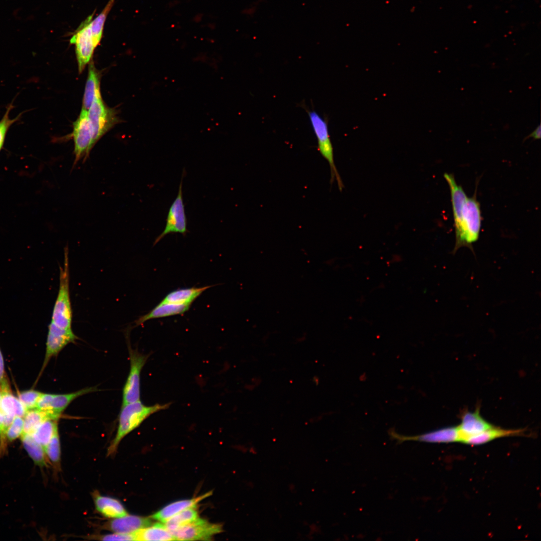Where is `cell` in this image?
Returning <instances> with one entry per match:
<instances>
[{
    "instance_id": "1",
    "label": "cell",
    "mask_w": 541,
    "mask_h": 541,
    "mask_svg": "<svg viewBox=\"0 0 541 541\" xmlns=\"http://www.w3.org/2000/svg\"><path fill=\"white\" fill-rule=\"evenodd\" d=\"M115 0H109L96 17L94 13L87 17L73 34L70 42L75 46V52L79 73H81L91 60L95 49L103 36L105 23Z\"/></svg>"
},
{
    "instance_id": "2",
    "label": "cell",
    "mask_w": 541,
    "mask_h": 541,
    "mask_svg": "<svg viewBox=\"0 0 541 541\" xmlns=\"http://www.w3.org/2000/svg\"><path fill=\"white\" fill-rule=\"evenodd\" d=\"M170 404L146 406L140 401L122 406L116 435L108 447V454H113L122 439L138 427L152 414L169 407Z\"/></svg>"
},
{
    "instance_id": "3",
    "label": "cell",
    "mask_w": 541,
    "mask_h": 541,
    "mask_svg": "<svg viewBox=\"0 0 541 541\" xmlns=\"http://www.w3.org/2000/svg\"><path fill=\"white\" fill-rule=\"evenodd\" d=\"M69 249L64 248V261L60 267L59 288L51 323L62 329L71 330L72 310L70 296Z\"/></svg>"
},
{
    "instance_id": "4",
    "label": "cell",
    "mask_w": 541,
    "mask_h": 541,
    "mask_svg": "<svg viewBox=\"0 0 541 541\" xmlns=\"http://www.w3.org/2000/svg\"><path fill=\"white\" fill-rule=\"evenodd\" d=\"M314 132L318 142V149L329 163L331 173V181L336 177L339 188L342 190L344 186L335 166L333 148L331 141L328 124L326 120L314 110L307 111Z\"/></svg>"
},
{
    "instance_id": "5",
    "label": "cell",
    "mask_w": 541,
    "mask_h": 541,
    "mask_svg": "<svg viewBox=\"0 0 541 541\" xmlns=\"http://www.w3.org/2000/svg\"><path fill=\"white\" fill-rule=\"evenodd\" d=\"M72 137L74 141V160L73 168L81 160L85 162L95 145L88 111L82 109L80 115L73 123Z\"/></svg>"
},
{
    "instance_id": "6",
    "label": "cell",
    "mask_w": 541,
    "mask_h": 541,
    "mask_svg": "<svg viewBox=\"0 0 541 541\" xmlns=\"http://www.w3.org/2000/svg\"><path fill=\"white\" fill-rule=\"evenodd\" d=\"M481 223L478 202L475 197H467L463 207L462 235L458 245L453 250L454 253L462 246L472 248V244L478 239Z\"/></svg>"
},
{
    "instance_id": "7",
    "label": "cell",
    "mask_w": 541,
    "mask_h": 541,
    "mask_svg": "<svg viewBox=\"0 0 541 541\" xmlns=\"http://www.w3.org/2000/svg\"><path fill=\"white\" fill-rule=\"evenodd\" d=\"M88 117L95 144L117 121L116 112L105 104L101 95L94 99L88 110Z\"/></svg>"
},
{
    "instance_id": "8",
    "label": "cell",
    "mask_w": 541,
    "mask_h": 541,
    "mask_svg": "<svg viewBox=\"0 0 541 541\" xmlns=\"http://www.w3.org/2000/svg\"><path fill=\"white\" fill-rule=\"evenodd\" d=\"M130 368L123 390L122 405L140 401V374L149 355L129 348Z\"/></svg>"
},
{
    "instance_id": "9",
    "label": "cell",
    "mask_w": 541,
    "mask_h": 541,
    "mask_svg": "<svg viewBox=\"0 0 541 541\" xmlns=\"http://www.w3.org/2000/svg\"><path fill=\"white\" fill-rule=\"evenodd\" d=\"M184 172L183 171L177 195L169 208L164 229L155 240L154 245L167 234L179 233L185 235L188 231L182 194V181Z\"/></svg>"
},
{
    "instance_id": "10",
    "label": "cell",
    "mask_w": 541,
    "mask_h": 541,
    "mask_svg": "<svg viewBox=\"0 0 541 541\" xmlns=\"http://www.w3.org/2000/svg\"><path fill=\"white\" fill-rule=\"evenodd\" d=\"M222 531L220 524L211 523L198 517L194 521L170 531L175 540H208Z\"/></svg>"
},
{
    "instance_id": "11",
    "label": "cell",
    "mask_w": 541,
    "mask_h": 541,
    "mask_svg": "<svg viewBox=\"0 0 541 541\" xmlns=\"http://www.w3.org/2000/svg\"><path fill=\"white\" fill-rule=\"evenodd\" d=\"M96 390L95 388L89 387L66 394L42 393L36 408L61 417L62 413L73 401L80 396Z\"/></svg>"
},
{
    "instance_id": "12",
    "label": "cell",
    "mask_w": 541,
    "mask_h": 541,
    "mask_svg": "<svg viewBox=\"0 0 541 541\" xmlns=\"http://www.w3.org/2000/svg\"><path fill=\"white\" fill-rule=\"evenodd\" d=\"M77 339V337L72 330L62 329L50 323L48 326L46 354L41 374L52 357L57 356L66 346L74 342Z\"/></svg>"
},
{
    "instance_id": "13",
    "label": "cell",
    "mask_w": 541,
    "mask_h": 541,
    "mask_svg": "<svg viewBox=\"0 0 541 541\" xmlns=\"http://www.w3.org/2000/svg\"><path fill=\"white\" fill-rule=\"evenodd\" d=\"M444 177L450 190L455 229L454 250L458 245L462 235L463 207L467 197L462 187L456 182L452 174L445 173Z\"/></svg>"
},
{
    "instance_id": "14",
    "label": "cell",
    "mask_w": 541,
    "mask_h": 541,
    "mask_svg": "<svg viewBox=\"0 0 541 541\" xmlns=\"http://www.w3.org/2000/svg\"><path fill=\"white\" fill-rule=\"evenodd\" d=\"M389 435L393 439L401 442L405 441H417L428 443H450L460 441L457 426L447 427L415 436H404L397 433L393 429Z\"/></svg>"
},
{
    "instance_id": "15",
    "label": "cell",
    "mask_w": 541,
    "mask_h": 541,
    "mask_svg": "<svg viewBox=\"0 0 541 541\" xmlns=\"http://www.w3.org/2000/svg\"><path fill=\"white\" fill-rule=\"evenodd\" d=\"M494 426L484 419L477 408L474 412H464L461 417V423L457 426L460 436V441L467 438L480 433Z\"/></svg>"
},
{
    "instance_id": "16",
    "label": "cell",
    "mask_w": 541,
    "mask_h": 541,
    "mask_svg": "<svg viewBox=\"0 0 541 541\" xmlns=\"http://www.w3.org/2000/svg\"><path fill=\"white\" fill-rule=\"evenodd\" d=\"M151 523L148 518L127 514L115 518L107 526L114 532L131 534L149 526Z\"/></svg>"
},
{
    "instance_id": "17",
    "label": "cell",
    "mask_w": 541,
    "mask_h": 541,
    "mask_svg": "<svg viewBox=\"0 0 541 541\" xmlns=\"http://www.w3.org/2000/svg\"><path fill=\"white\" fill-rule=\"evenodd\" d=\"M2 395L1 407L3 411L9 417H24L27 410L21 402L12 392L9 382L5 377L0 385Z\"/></svg>"
},
{
    "instance_id": "18",
    "label": "cell",
    "mask_w": 541,
    "mask_h": 541,
    "mask_svg": "<svg viewBox=\"0 0 541 541\" xmlns=\"http://www.w3.org/2000/svg\"><path fill=\"white\" fill-rule=\"evenodd\" d=\"M190 306L186 304L160 302L148 313L139 317L135 321V323L137 326H138L151 319L182 315L189 310Z\"/></svg>"
},
{
    "instance_id": "19",
    "label": "cell",
    "mask_w": 541,
    "mask_h": 541,
    "mask_svg": "<svg viewBox=\"0 0 541 541\" xmlns=\"http://www.w3.org/2000/svg\"><path fill=\"white\" fill-rule=\"evenodd\" d=\"M211 492H207L198 497L189 499L179 500L165 506L151 516V518L165 522L168 519L186 508L195 507L197 503L205 498L210 496Z\"/></svg>"
},
{
    "instance_id": "20",
    "label": "cell",
    "mask_w": 541,
    "mask_h": 541,
    "mask_svg": "<svg viewBox=\"0 0 541 541\" xmlns=\"http://www.w3.org/2000/svg\"><path fill=\"white\" fill-rule=\"evenodd\" d=\"M524 433V429H505L493 426L480 433L466 438L463 443L477 445L486 443L496 438L512 436H518Z\"/></svg>"
},
{
    "instance_id": "21",
    "label": "cell",
    "mask_w": 541,
    "mask_h": 541,
    "mask_svg": "<svg viewBox=\"0 0 541 541\" xmlns=\"http://www.w3.org/2000/svg\"><path fill=\"white\" fill-rule=\"evenodd\" d=\"M94 502L97 511L105 517L117 518L127 514L123 505L115 498L95 493Z\"/></svg>"
},
{
    "instance_id": "22",
    "label": "cell",
    "mask_w": 541,
    "mask_h": 541,
    "mask_svg": "<svg viewBox=\"0 0 541 541\" xmlns=\"http://www.w3.org/2000/svg\"><path fill=\"white\" fill-rule=\"evenodd\" d=\"M99 96H101L100 75L92 62L89 66L82 109L88 111L94 99Z\"/></svg>"
},
{
    "instance_id": "23",
    "label": "cell",
    "mask_w": 541,
    "mask_h": 541,
    "mask_svg": "<svg viewBox=\"0 0 541 541\" xmlns=\"http://www.w3.org/2000/svg\"><path fill=\"white\" fill-rule=\"evenodd\" d=\"M212 286L178 289L168 293L161 302L191 305L203 292Z\"/></svg>"
},
{
    "instance_id": "24",
    "label": "cell",
    "mask_w": 541,
    "mask_h": 541,
    "mask_svg": "<svg viewBox=\"0 0 541 541\" xmlns=\"http://www.w3.org/2000/svg\"><path fill=\"white\" fill-rule=\"evenodd\" d=\"M21 437L24 447L35 464L41 467H47L49 462L43 446L32 435L23 434Z\"/></svg>"
},
{
    "instance_id": "25",
    "label": "cell",
    "mask_w": 541,
    "mask_h": 541,
    "mask_svg": "<svg viewBox=\"0 0 541 541\" xmlns=\"http://www.w3.org/2000/svg\"><path fill=\"white\" fill-rule=\"evenodd\" d=\"M136 540H174L164 524L156 523L135 532Z\"/></svg>"
},
{
    "instance_id": "26",
    "label": "cell",
    "mask_w": 541,
    "mask_h": 541,
    "mask_svg": "<svg viewBox=\"0 0 541 541\" xmlns=\"http://www.w3.org/2000/svg\"><path fill=\"white\" fill-rule=\"evenodd\" d=\"M59 418V416L37 408L28 410L23 417V434L32 435L37 427L46 420H58Z\"/></svg>"
},
{
    "instance_id": "27",
    "label": "cell",
    "mask_w": 541,
    "mask_h": 541,
    "mask_svg": "<svg viewBox=\"0 0 541 541\" xmlns=\"http://www.w3.org/2000/svg\"><path fill=\"white\" fill-rule=\"evenodd\" d=\"M58 420L47 419L43 422L32 435L34 438L45 449L55 431L58 429Z\"/></svg>"
},
{
    "instance_id": "28",
    "label": "cell",
    "mask_w": 541,
    "mask_h": 541,
    "mask_svg": "<svg viewBox=\"0 0 541 541\" xmlns=\"http://www.w3.org/2000/svg\"><path fill=\"white\" fill-rule=\"evenodd\" d=\"M195 508L191 507L183 510L163 523L169 531L189 523L199 517Z\"/></svg>"
},
{
    "instance_id": "29",
    "label": "cell",
    "mask_w": 541,
    "mask_h": 541,
    "mask_svg": "<svg viewBox=\"0 0 541 541\" xmlns=\"http://www.w3.org/2000/svg\"><path fill=\"white\" fill-rule=\"evenodd\" d=\"M48 459L56 469L60 468L61 445L58 428L45 449Z\"/></svg>"
},
{
    "instance_id": "30",
    "label": "cell",
    "mask_w": 541,
    "mask_h": 541,
    "mask_svg": "<svg viewBox=\"0 0 541 541\" xmlns=\"http://www.w3.org/2000/svg\"><path fill=\"white\" fill-rule=\"evenodd\" d=\"M13 108V103L12 102L7 106L6 111L0 120V152L4 147L9 130L15 122L20 119L23 114V113H20L16 117L11 118L10 114Z\"/></svg>"
},
{
    "instance_id": "31",
    "label": "cell",
    "mask_w": 541,
    "mask_h": 541,
    "mask_svg": "<svg viewBox=\"0 0 541 541\" xmlns=\"http://www.w3.org/2000/svg\"><path fill=\"white\" fill-rule=\"evenodd\" d=\"M43 393L34 390L20 392L18 398L27 411L36 408L38 402Z\"/></svg>"
},
{
    "instance_id": "32",
    "label": "cell",
    "mask_w": 541,
    "mask_h": 541,
    "mask_svg": "<svg viewBox=\"0 0 541 541\" xmlns=\"http://www.w3.org/2000/svg\"><path fill=\"white\" fill-rule=\"evenodd\" d=\"M23 431V417L20 416L15 417L6 431V437L7 441L12 442L21 437Z\"/></svg>"
},
{
    "instance_id": "33",
    "label": "cell",
    "mask_w": 541,
    "mask_h": 541,
    "mask_svg": "<svg viewBox=\"0 0 541 541\" xmlns=\"http://www.w3.org/2000/svg\"><path fill=\"white\" fill-rule=\"evenodd\" d=\"M100 539L103 540H136L135 532L131 534L114 532L101 536Z\"/></svg>"
},
{
    "instance_id": "34",
    "label": "cell",
    "mask_w": 541,
    "mask_h": 541,
    "mask_svg": "<svg viewBox=\"0 0 541 541\" xmlns=\"http://www.w3.org/2000/svg\"><path fill=\"white\" fill-rule=\"evenodd\" d=\"M540 137H541V128H540V125H538V126L534 129V130L533 132H532L529 135H528L527 136H526L524 138V140H526L527 139H528L529 138H533V139H534V140H536V139L538 140V139H540Z\"/></svg>"
},
{
    "instance_id": "35",
    "label": "cell",
    "mask_w": 541,
    "mask_h": 541,
    "mask_svg": "<svg viewBox=\"0 0 541 541\" xmlns=\"http://www.w3.org/2000/svg\"><path fill=\"white\" fill-rule=\"evenodd\" d=\"M5 377V365L3 356L0 349V385Z\"/></svg>"
},
{
    "instance_id": "36",
    "label": "cell",
    "mask_w": 541,
    "mask_h": 541,
    "mask_svg": "<svg viewBox=\"0 0 541 541\" xmlns=\"http://www.w3.org/2000/svg\"><path fill=\"white\" fill-rule=\"evenodd\" d=\"M203 17V15L202 13H198L193 17L192 20L194 23H198L201 22Z\"/></svg>"
},
{
    "instance_id": "37",
    "label": "cell",
    "mask_w": 541,
    "mask_h": 541,
    "mask_svg": "<svg viewBox=\"0 0 541 541\" xmlns=\"http://www.w3.org/2000/svg\"><path fill=\"white\" fill-rule=\"evenodd\" d=\"M180 3V2L179 1H178V0L173 1L170 2L168 4V7L169 8H172V7H174L177 6V5H178Z\"/></svg>"
},
{
    "instance_id": "38",
    "label": "cell",
    "mask_w": 541,
    "mask_h": 541,
    "mask_svg": "<svg viewBox=\"0 0 541 541\" xmlns=\"http://www.w3.org/2000/svg\"><path fill=\"white\" fill-rule=\"evenodd\" d=\"M216 25L214 23L208 24V27L211 30H214L215 28Z\"/></svg>"
}]
</instances>
